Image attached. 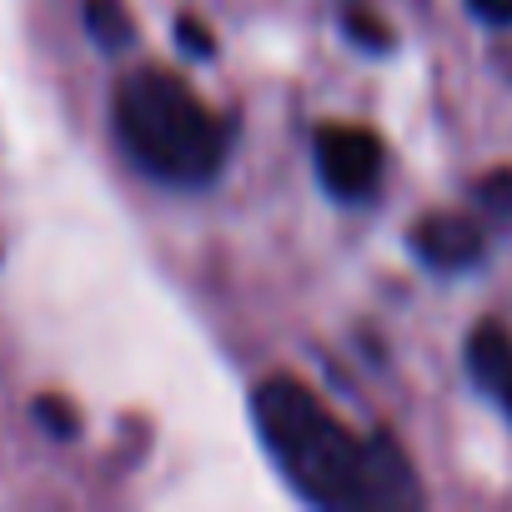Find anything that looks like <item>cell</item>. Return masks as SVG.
I'll return each mask as SVG.
<instances>
[{
  "label": "cell",
  "mask_w": 512,
  "mask_h": 512,
  "mask_svg": "<svg viewBox=\"0 0 512 512\" xmlns=\"http://www.w3.org/2000/svg\"><path fill=\"white\" fill-rule=\"evenodd\" d=\"M467 372L512 417V332L507 327H497V322L472 327V337H467Z\"/></svg>",
  "instance_id": "5b68a950"
},
{
  "label": "cell",
  "mask_w": 512,
  "mask_h": 512,
  "mask_svg": "<svg viewBox=\"0 0 512 512\" xmlns=\"http://www.w3.org/2000/svg\"><path fill=\"white\" fill-rule=\"evenodd\" d=\"M312 151H317V176L337 201H367L387 171V146L372 126H352V121L317 126Z\"/></svg>",
  "instance_id": "3957f363"
},
{
  "label": "cell",
  "mask_w": 512,
  "mask_h": 512,
  "mask_svg": "<svg viewBox=\"0 0 512 512\" xmlns=\"http://www.w3.org/2000/svg\"><path fill=\"white\" fill-rule=\"evenodd\" d=\"M412 256L427 272H467L482 262V221L462 216V211H432L422 216L412 231Z\"/></svg>",
  "instance_id": "277c9868"
},
{
  "label": "cell",
  "mask_w": 512,
  "mask_h": 512,
  "mask_svg": "<svg viewBox=\"0 0 512 512\" xmlns=\"http://www.w3.org/2000/svg\"><path fill=\"white\" fill-rule=\"evenodd\" d=\"M36 417H41V427H46L51 437H61V442L76 437V412H71L61 397H41V402H36Z\"/></svg>",
  "instance_id": "9c48e42d"
},
{
  "label": "cell",
  "mask_w": 512,
  "mask_h": 512,
  "mask_svg": "<svg viewBox=\"0 0 512 512\" xmlns=\"http://www.w3.org/2000/svg\"><path fill=\"white\" fill-rule=\"evenodd\" d=\"M111 126L136 171L181 191L216 181L231 151L226 121L166 66H136L116 81Z\"/></svg>",
  "instance_id": "7a4b0ae2"
},
{
  "label": "cell",
  "mask_w": 512,
  "mask_h": 512,
  "mask_svg": "<svg viewBox=\"0 0 512 512\" xmlns=\"http://www.w3.org/2000/svg\"><path fill=\"white\" fill-rule=\"evenodd\" d=\"M86 31L101 51H126L136 41V26H131V11L121 6V0H86Z\"/></svg>",
  "instance_id": "8992f818"
},
{
  "label": "cell",
  "mask_w": 512,
  "mask_h": 512,
  "mask_svg": "<svg viewBox=\"0 0 512 512\" xmlns=\"http://www.w3.org/2000/svg\"><path fill=\"white\" fill-rule=\"evenodd\" d=\"M176 41H181V51H196V56H211L216 46H211V36H206V26L201 21H191V16H181L176 21Z\"/></svg>",
  "instance_id": "30bf717a"
},
{
  "label": "cell",
  "mask_w": 512,
  "mask_h": 512,
  "mask_svg": "<svg viewBox=\"0 0 512 512\" xmlns=\"http://www.w3.org/2000/svg\"><path fill=\"white\" fill-rule=\"evenodd\" d=\"M467 11L482 26H512V0H467Z\"/></svg>",
  "instance_id": "8fae6325"
},
{
  "label": "cell",
  "mask_w": 512,
  "mask_h": 512,
  "mask_svg": "<svg viewBox=\"0 0 512 512\" xmlns=\"http://www.w3.org/2000/svg\"><path fill=\"white\" fill-rule=\"evenodd\" d=\"M251 422L262 432L267 457L287 477V487L327 512H367V507H417L422 487L412 477L407 452L372 432H352L302 377H262L251 387Z\"/></svg>",
  "instance_id": "6da1fadb"
},
{
  "label": "cell",
  "mask_w": 512,
  "mask_h": 512,
  "mask_svg": "<svg viewBox=\"0 0 512 512\" xmlns=\"http://www.w3.org/2000/svg\"><path fill=\"white\" fill-rule=\"evenodd\" d=\"M342 26H347V41H352V46H362V51H372V56L392 51V31H387L367 6H357V0L342 11Z\"/></svg>",
  "instance_id": "52a82bcc"
},
{
  "label": "cell",
  "mask_w": 512,
  "mask_h": 512,
  "mask_svg": "<svg viewBox=\"0 0 512 512\" xmlns=\"http://www.w3.org/2000/svg\"><path fill=\"white\" fill-rule=\"evenodd\" d=\"M477 206L482 211H492V216H512V171H487L482 181H477Z\"/></svg>",
  "instance_id": "ba28073f"
}]
</instances>
